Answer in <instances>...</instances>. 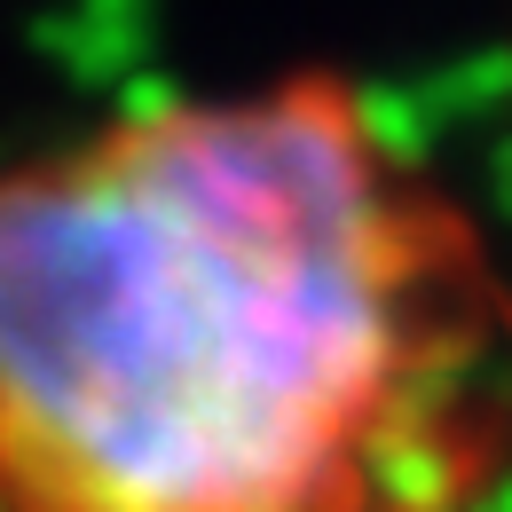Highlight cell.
<instances>
[{"label": "cell", "mask_w": 512, "mask_h": 512, "mask_svg": "<svg viewBox=\"0 0 512 512\" xmlns=\"http://www.w3.org/2000/svg\"><path fill=\"white\" fill-rule=\"evenodd\" d=\"M512 268L347 71L0 166V512H481Z\"/></svg>", "instance_id": "obj_1"}]
</instances>
